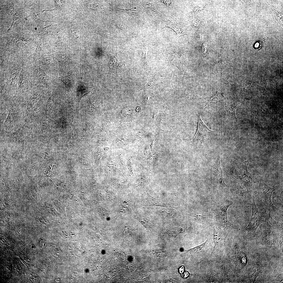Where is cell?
Wrapping results in <instances>:
<instances>
[{"label": "cell", "instance_id": "cell-18", "mask_svg": "<svg viewBox=\"0 0 283 283\" xmlns=\"http://www.w3.org/2000/svg\"><path fill=\"white\" fill-rule=\"evenodd\" d=\"M112 9L115 11L124 12L131 14L137 13H138V11L134 8H132L128 9H124L115 7L112 8Z\"/></svg>", "mask_w": 283, "mask_h": 283}, {"label": "cell", "instance_id": "cell-16", "mask_svg": "<svg viewBox=\"0 0 283 283\" xmlns=\"http://www.w3.org/2000/svg\"><path fill=\"white\" fill-rule=\"evenodd\" d=\"M162 77L159 75H155L151 78L150 80L143 89H150L155 86L161 81Z\"/></svg>", "mask_w": 283, "mask_h": 283}, {"label": "cell", "instance_id": "cell-14", "mask_svg": "<svg viewBox=\"0 0 283 283\" xmlns=\"http://www.w3.org/2000/svg\"><path fill=\"white\" fill-rule=\"evenodd\" d=\"M209 241L208 240L204 243L187 251V252L191 254H198L203 253L207 248Z\"/></svg>", "mask_w": 283, "mask_h": 283}, {"label": "cell", "instance_id": "cell-10", "mask_svg": "<svg viewBox=\"0 0 283 283\" xmlns=\"http://www.w3.org/2000/svg\"><path fill=\"white\" fill-rule=\"evenodd\" d=\"M198 118V130L193 140L194 141L197 142L203 138L207 134L213 133L215 132V131L210 130L205 125L201 119L199 113Z\"/></svg>", "mask_w": 283, "mask_h": 283}, {"label": "cell", "instance_id": "cell-21", "mask_svg": "<svg viewBox=\"0 0 283 283\" xmlns=\"http://www.w3.org/2000/svg\"><path fill=\"white\" fill-rule=\"evenodd\" d=\"M148 51V49L147 47H145L143 49V54L142 57V60L144 63L146 64L147 65L149 66L148 62L147 55Z\"/></svg>", "mask_w": 283, "mask_h": 283}, {"label": "cell", "instance_id": "cell-5", "mask_svg": "<svg viewBox=\"0 0 283 283\" xmlns=\"http://www.w3.org/2000/svg\"><path fill=\"white\" fill-rule=\"evenodd\" d=\"M213 228L214 247L210 256L211 257L221 250L227 235L226 228L222 229L219 226H214Z\"/></svg>", "mask_w": 283, "mask_h": 283}, {"label": "cell", "instance_id": "cell-27", "mask_svg": "<svg viewBox=\"0 0 283 283\" xmlns=\"http://www.w3.org/2000/svg\"><path fill=\"white\" fill-rule=\"evenodd\" d=\"M183 269H184V268H183V267H181L180 268V270H179V271H180V273H182V272H183Z\"/></svg>", "mask_w": 283, "mask_h": 283}, {"label": "cell", "instance_id": "cell-19", "mask_svg": "<svg viewBox=\"0 0 283 283\" xmlns=\"http://www.w3.org/2000/svg\"><path fill=\"white\" fill-rule=\"evenodd\" d=\"M99 34L105 37L111 38L113 37L115 35L114 33L110 30H104L99 32Z\"/></svg>", "mask_w": 283, "mask_h": 283}, {"label": "cell", "instance_id": "cell-2", "mask_svg": "<svg viewBox=\"0 0 283 283\" xmlns=\"http://www.w3.org/2000/svg\"><path fill=\"white\" fill-rule=\"evenodd\" d=\"M230 181L231 192L238 201L242 204L249 202L251 197L247 191L240 185L237 180L233 179Z\"/></svg>", "mask_w": 283, "mask_h": 283}, {"label": "cell", "instance_id": "cell-3", "mask_svg": "<svg viewBox=\"0 0 283 283\" xmlns=\"http://www.w3.org/2000/svg\"><path fill=\"white\" fill-rule=\"evenodd\" d=\"M262 180V177L258 175L250 174L243 177L240 181L253 197H255L256 194L259 184Z\"/></svg>", "mask_w": 283, "mask_h": 283}, {"label": "cell", "instance_id": "cell-6", "mask_svg": "<svg viewBox=\"0 0 283 283\" xmlns=\"http://www.w3.org/2000/svg\"><path fill=\"white\" fill-rule=\"evenodd\" d=\"M232 205V202L228 200L222 201L218 205L217 214L221 226L224 228L232 225L228 221L227 216V211L228 208Z\"/></svg>", "mask_w": 283, "mask_h": 283}, {"label": "cell", "instance_id": "cell-20", "mask_svg": "<svg viewBox=\"0 0 283 283\" xmlns=\"http://www.w3.org/2000/svg\"><path fill=\"white\" fill-rule=\"evenodd\" d=\"M171 210L168 209H157V212L164 216H169L173 214L172 211Z\"/></svg>", "mask_w": 283, "mask_h": 283}, {"label": "cell", "instance_id": "cell-4", "mask_svg": "<svg viewBox=\"0 0 283 283\" xmlns=\"http://www.w3.org/2000/svg\"><path fill=\"white\" fill-rule=\"evenodd\" d=\"M253 200L251 220L248 225L244 229L248 232L252 233H255L258 226L262 223L263 220L258 208L257 206L254 197H253Z\"/></svg>", "mask_w": 283, "mask_h": 283}, {"label": "cell", "instance_id": "cell-12", "mask_svg": "<svg viewBox=\"0 0 283 283\" xmlns=\"http://www.w3.org/2000/svg\"><path fill=\"white\" fill-rule=\"evenodd\" d=\"M164 27L173 30L176 33L178 37L186 35L185 32L181 27L178 25L171 22H168L166 23L165 24Z\"/></svg>", "mask_w": 283, "mask_h": 283}, {"label": "cell", "instance_id": "cell-1", "mask_svg": "<svg viewBox=\"0 0 283 283\" xmlns=\"http://www.w3.org/2000/svg\"><path fill=\"white\" fill-rule=\"evenodd\" d=\"M275 189L265 183L262 180L259 183L254 198L256 199L259 209H265L270 212L280 210L274 205L271 196Z\"/></svg>", "mask_w": 283, "mask_h": 283}, {"label": "cell", "instance_id": "cell-23", "mask_svg": "<svg viewBox=\"0 0 283 283\" xmlns=\"http://www.w3.org/2000/svg\"><path fill=\"white\" fill-rule=\"evenodd\" d=\"M238 106H236L234 107H227L226 108V110L229 112L230 113L232 114L235 115V118H236V111L237 109V108Z\"/></svg>", "mask_w": 283, "mask_h": 283}, {"label": "cell", "instance_id": "cell-8", "mask_svg": "<svg viewBox=\"0 0 283 283\" xmlns=\"http://www.w3.org/2000/svg\"><path fill=\"white\" fill-rule=\"evenodd\" d=\"M183 50L178 48H173L169 50L167 57L170 63L177 67L182 73L181 62V57L182 56L186 54Z\"/></svg>", "mask_w": 283, "mask_h": 283}, {"label": "cell", "instance_id": "cell-25", "mask_svg": "<svg viewBox=\"0 0 283 283\" xmlns=\"http://www.w3.org/2000/svg\"><path fill=\"white\" fill-rule=\"evenodd\" d=\"M161 2L165 4L168 8L169 5L171 3V1L169 0H159L157 2Z\"/></svg>", "mask_w": 283, "mask_h": 283}, {"label": "cell", "instance_id": "cell-9", "mask_svg": "<svg viewBox=\"0 0 283 283\" xmlns=\"http://www.w3.org/2000/svg\"><path fill=\"white\" fill-rule=\"evenodd\" d=\"M220 154H218L216 162L212 167L217 180V184L221 188H224L225 187L226 185L223 179L220 166Z\"/></svg>", "mask_w": 283, "mask_h": 283}, {"label": "cell", "instance_id": "cell-11", "mask_svg": "<svg viewBox=\"0 0 283 283\" xmlns=\"http://www.w3.org/2000/svg\"><path fill=\"white\" fill-rule=\"evenodd\" d=\"M148 198L147 204L149 205L165 207H170L169 205L164 200L156 199L151 196Z\"/></svg>", "mask_w": 283, "mask_h": 283}, {"label": "cell", "instance_id": "cell-13", "mask_svg": "<svg viewBox=\"0 0 283 283\" xmlns=\"http://www.w3.org/2000/svg\"><path fill=\"white\" fill-rule=\"evenodd\" d=\"M73 75L72 73L69 72L68 73L58 79L64 83L66 88L68 89L72 86L73 79Z\"/></svg>", "mask_w": 283, "mask_h": 283}, {"label": "cell", "instance_id": "cell-15", "mask_svg": "<svg viewBox=\"0 0 283 283\" xmlns=\"http://www.w3.org/2000/svg\"><path fill=\"white\" fill-rule=\"evenodd\" d=\"M189 218L195 222H204L207 221L208 217L204 213L195 212L191 213L189 216Z\"/></svg>", "mask_w": 283, "mask_h": 283}, {"label": "cell", "instance_id": "cell-22", "mask_svg": "<svg viewBox=\"0 0 283 283\" xmlns=\"http://www.w3.org/2000/svg\"><path fill=\"white\" fill-rule=\"evenodd\" d=\"M144 5H145V7L148 9L147 10L148 11L151 12L153 11L154 12H156V11L155 8V7L152 3H149L146 2L145 3V4Z\"/></svg>", "mask_w": 283, "mask_h": 283}, {"label": "cell", "instance_id": "cell-26", "mask_svg": "<svg viewBox=\"0 0 283 283\" xmlns=\"http://www.w3.org/2000/svg\"><path fill=\"white\" fill-rule=\"evenodd\" d=\"M116 25L118 28L121 29H124L125 28V26L123 24L120 23H117Z\"/></svg>", "mask_w": 283, "mask_h": 283}, {"label": "cell", "instance_id": "cell-17", "mask_svg": "<svg viewBox=\"0 0 283 283\" xmlns=\"http://www.w3.org/2000/svg\"><path fill=\"white\" fill-rule=\"evenodd\" d=\"M89 92L85 85L81 84L78 85L77 90V94L79 99H80Z\"/></svg>", "mask_w": 283, "mask_h": 283}, {"label": "cell", "instance_id": "cell-24", "mask_svg": "<svg viewBox=\"0 0 283 283\" xmlns=\"http://www.w3.org/2000/svg\"><path fill=\"white\" fill-rule=\"evenodd\" d=\"M3 9L4 8L6 10L10 15L13 16L14 14V12L13 8L12 6L6 5L5 6H3Z\"/></svg>", "mask_w": 283, "mask_h": 283}, {"label": "cell", "instance_id": "cell-7", "mask_svg": "<svg viewBox=\"0 0 283 283\" xmlns=\"http://www.w3.org/2000/svg\"><path fill=\"white\" fill-rule=\"evenodd\" d=\"M249 163L248 160L242 163L236 160L233 162V167L232 175L240 181L244 177L250 174L247 170V167Z\"/></svg>", "mask_w": 283, "mask_h": 283}]
</instances>
